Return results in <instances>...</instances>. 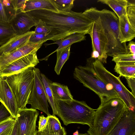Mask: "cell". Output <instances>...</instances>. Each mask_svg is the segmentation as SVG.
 Instances as JSON below:
<instances>
[{
  "label": "cell",
  "mask_w": 135,
  "mask_h": 135,
  "mask_svg": "<svg viewBox=\"0 0 135 135\" xmlns=\"http://www.w3.org/2000/svg\"><path fill=\"white\" fill-rule=\"evenodd\" d=\"M35 20H40L49 28L48 40L62 39L75 33L89 34L94 21L83 13L55 12L46 9L26 12Z\"/></svg>",
  "instance_id": "cell-1"
},
{
  "label": "cell",
  "mask_w": 135,
  "mask_h": 135,
  "mask_svg": "<svg viewBox=\"0 0 135 135\" xmlns=\"http://www.w3.org/2000/svg\"><path fill=\"white\" fill-rule=\"evenodd\" d=\"M101 26L108 42L107 55L113 57L129 53L126 43L122 44L119 39V18L113 12L104 9L99 10L91 7L83 13Z\"/></svg>",
  "instance_id": "cell-2"
},
{
  "label": "cell",
  "mask_w": 135,
  "mask_h": 135,
  "mask_svg": "<svg viewBox=\"0 0 135 135\" xmlns=\"http://www.w3.org/2000/svg\"><path fill=\"white\" fill-rule=\"evenodd\" d=\"M127 108L119 98L100 104L95 111L93 125L87 132L89 135H108Z\"/></svg>",
  "instance_id": "cell-3"
},
{
  "label": "cell",
  "mask_w": 135,
  "mask_h": 135,
  "mask_svg": "<svg viewBox=\"0 0 135 135\" xmlns=\"http://www.w3.org/2000/svg\"><path fill=\"white\" fill-rule=\"evenodd\" d=\"M95 59L91 57L87 59L85 66L76 67L73 76L97 94L100 99V104H102L111 99L119 97L111 85L105 82L97 75L93 65Z\"/></svg>",
  "instance_id": "cell-4"
},
{
  "label": "cell",
  "mask_w": 135,
  "mask_h": 135,
  "mask_svg": "<svg viewBox=\"0 0 135 135\" xmlns=\"http://www.w3.org/2000/svg\"><path fill=\"white\" fill-rule=\"evenodd\" d=\"M57 115L65 126L78 123L92 126L95 111L85 102L74 99L63 100L54 99Z\"/></svg>",
  "instance_id": "cell-5"
},
{
  "label": "cell",
  "mask_w": 135,
  "mask_h": 135,
  "mask_svg": "<svg viewBox=\"0 0 135 135\" xmlns=\"http://www.w3.org/2000/svg\"><path fill=\"white\" fill-rule=\"evenodd\" d=\"M33 67L28 68L17 74L6 77L14 94L19 109L26 108L34 80Z\"/></svg>",
  "instance_id": "cell-6"
},
{
  "label": "cell",
  "mask_w": 135,
  "mask_h": 135,
  "mask_svg": "<svg viewBox=\"0 0 135 135\" xmlns=\"http://www.w3.org/2000/svg\"><path fill=\"white\" fill-rule=\"evenodd\" d=\"M93 65L98 76L105 82L112 86L127 108L135 111V97L124 85L119 77L107 70L102 63L97 59L93 62Z\"/></svg>",
  "instance_id": "cell-7"
},
{
  "label": "cell",
  "mask_w": 135,
  "mask_h": 135,
  "mask_svg": "<svg viewBox=\"0 0 135 135\" xmlns=\"http://www.w3.org/2000/svg\"><path fill=\"white\" fill-rule=\"evenodd\" d=\"M34 80L32 90L28 104L31 108L38 109L45 113L47 116L51 115L49 112L48 100L42 81L40 70L38 68H32Z\"/></svg>",
  "instance_id": "cell-8"
},
{
  "label": "cell",
  "mask_w": 135,
  "mask_h": 135,
  "mask_svg": "<svg viewBox=\"0 0 135 135\" xmlns=\"http://www.w3.org/2000/svg\"><path fill=\"white\" fill-rule=\"evenodd\" d=\"M38 115V110L31 108L19 109L16 119L19 124V135H36Z\"/></svg>",
  "instance_id": "cell-9"
},
{
  "label": "cell",
  "mask_w": 135,
  "mask_h": 135,
  "mask_svg": "<svg viewBox=\"0 0 135 135\" xmlns=\"http://www.w3.org/2000/svg\"><path fill=\"white\" fill-rule=\"evenodd\" d=\"M91 39L92 49H95L100 55L99 61L107 63L108 42L101 26L97 22H94L89 34Z\"/></svg>",
  "instance_id": "cell-10"
},
{
  "label": "cell",
  "mask_w": 135,
  "mask_h": 135,
  "mask_svg": "<svg viewBox=\"0 0 135 135\" xmlns=\"http://www.w3.org/2000/svg\"><path fill=\"white\" fill-rule=\"evenodd\" d=\"M39 62L36 53L29 54L9 64L0 70V77L17 74L28 68L35 67Z\"/></svg>",
  "instance_id": "cell-11"
},
{
  "label": "cell",
  "mask_w": 135,
  "mask_h": 135,
  "mask_svg": "<svg viewBox=\"0 0 135 135\" xmlns=\"http://www.w3.org/2000/svg\"><path fill=\"white\" fill-rule=\"evenodd\" d=\"M45 41L34 43L28 41L22 47L9 53L0 56V70L13 61L28 55L36 53Z\"/></svg>",
  "instance_id": "cell-12"
},
{
  "label": "cell",
  "mask_w": 135,
  "mask_h": 135,
  "mask_svg": "<svg viewBox=\"0 0 135 135\" xmlns=\"http://www.w3.org/2000/svg\"><path fill=\"white\" fill-rule=\"evenodd\" d=\"M0 102L5 106L12 117L16 119L19 109L14 94L6 77H0Z\"/></svg>",
  "instance_id": "cell-13"
},
{
  "label": "cell",
  "mask_w": 135,
  "mask_h": 135,
  "mask_svg": "<svg viewBox=\"0 0 135 135\" xmlns=\"http://www.w3.org/2000/svg\"><path fill=\"white\" fill-rule=\"evenodd\" d=\"M135 133V112L127 108L108 135H132Z\"/></svg>",
  "instance_id": "cell-14"
},
{
  "label": "cell",
  "mask_w": 135,
  "mask_h": 135,
  "mask_svg": "<svg viewBox=\"0 0 135 135\" xmlns=\"http://www.w3.org/2000/svg\"><path fill=\"white\" fill-rule=\"evenodd\" d=\"M37 23L26 12H21L16 13L9 23L17 35H21L29 32L32 27L35 26Z\"/></svg>",
  "instance_id": "cell-15"
},
{
  "label": "cell",
  "mask_w": 135,
  "mask_h": 135,
  "mask_svg": "<svg viewBox=\"0 0 135 135\" xmlns=\"http://www.w3.org/2000/svg\"><path fill=\"white\" fill-rule=\"evenodd\" d=\"M34 32L31 31L22 35H16L0 46V56L9 53L26 44L31 35Z\"/></svg>",
  "instance_id": "cell-16"
},
{
  "label": "cell",
  "mask_w": 135,
  "mask_h": 135,
  "mask_svg": "<svg viewBox=\"0 0 135 135\" xmlns=\"http://www.w3.org/2000/svg\"><path fill=\"white\" fill-rule=\"evenodd\" d=\"M119 18V39L122 44L131 41L135 37V29L132 27L127 18V13Z\"/></svg>",
  "instance_id": "cell-17"
},
{
  "label": "cell",
  "mask_w": 135,
  "mask_h": 135,
  "mask_svg": "<svg viewBox=\"0 0 135 135\" xmlns=\"http://www.w3.org/2000/svg\"><path fill=\"white\" fill-rule=\"evenodd\" d=\"M48 116L46 127L41 131L37 130L35 135H66L65 128L62 126L59 119L55 115Z\"/></svg>",
  "instance_id": "cell-18"
},
{
  "label": "cell",
  "mask_w": 135,
  "mask_h": 135,
  "mask_svg": "<svg viewBox=\"0 0 135 135\" xmlns=\"http://www.w3.org/2000/svg\"><path fill=\"white\" fill-rule=\"evenodd\" d=\"M39 9H46L56 12L59 11L51 0H26L25 12Z\"/></svg>",
  "instance_id": "cell-19"
},
{
  "label": "cell",
  "mask_w": 135,
  "mask_h": 135,
  "mask_svg": "<svg viewBox=\"0 0 135 135\" xmlns=\"http://www.w3.org/2000/svg\"><path fill=\"white\" fill-rule=\"evenodd\" d=\"M50 86L54 100H65L73 99V96L67 85L51 82Z\"/></svg>",
  "instance_id": "cell-20"
},
{
  "label": "cell",
  "mask_w": 135,
  "mask_h": 135,
  "mask_svg": "<svg viewBox=\"0 0 135 135\" xmlns=\"http://www.w3.org/2000/svg\"><path fill=\"white\" fill-rule=\"evenodd\" d=\"M16 13L12 0H0V21L9 23Z\"/></svg>",
  "instance_id": "cell-21"
},
{
  "label": "cell",
  "mask_w": 135,
  "mask_h": 135,
  "mask_svg": "<svg viewBox=\"0 0 135 135\" xmlns=\"http://www.w3.org/2000/svg\"><path fill=\"white\" fill-rule=\"evenodd\" d=\"M85 35L81 33H75L71 34L65 38L56 41L55 42L48 44L47 45L54 44H56L58 46V48L54 51L51 53L43 60L47 59V57L55 52L60 49L71 45L73 44L81 42L86 39Z\"/></svg>",
  "instance_id": "cell-22"
},
{
  "label": "cell",
  "mask_w": 135,
  "mask_h": 135,
  "mask_svg": "<svg viewBox=\"0 0 135 135\" xmlns=\"http://www.w3.org/2000/svg\"><path fill=\"white\" fill-rule=\"evenodd\" d=\"M98 2L105 4L114 11L118 18L127 13L128 1L127 0H98Z\"/></svg>",
  "instance_id": "cell-23"
},
{
  "label": "cell",
  "mask_w": 135,
  "mask_h": 135,
  "mask_svg": "<svg viewBox=\"0 0 135 135\" xmlns=\"http://www.w3.org/2000/svg\"><path fill=\"white\" fill-rule=\"evenodd\" d=\"M115 71L119 77L135 78V64L118 62L115 63Z\"/></svg>",
  "instance_id": "cell-24"
},
{
  "label": "cell",
  "mask_w": 135,
  "mask_h": 135,
  "mask_svg": "<svg viewBox=\"0 0 135 135\" xmlns=\"http://www.w3.org/2000/svg\"><path fill=\"white\" fill-rule=\"evenodd\" d=\"M17 35L9 23L0 21V46Z\"/></svg>",
  "instance_id": "cell-25"
},
{
  "label": "cell",
  "mask_w": 135,
  "mask_h": 135,
  "mask_svg": "<svg viewBox=\"0 0 135 135\" xmlns=\"http://www.w3.org/2000/svg\"><path fill=\"white\" fill-rule=\"evenodd\" d=\"M71 46L70 45L56 51L57 61L54 70L57 75H59L63 65L69 59Z\"/></svg>",
  "instance_id": "cell-26"
},
{
  "label": "cell",
  "mask_w": 135,
  "mask_h": 135,
  "mask_svg": "<svg viewBox=\"0 0 135 135\" xmlns=\"http://www.w3.org/2000/svg\"><path fill=\"white\" fill-rule=\"evenodd\" d=\"M42 81L47 98L52 110V115H57L55 103L52 91L50 86V83L52 82L43 74H41Z\"/></svg>",
  "instance_id": "cell-27"
},
{
  "label": "cell",
  "mask_w": 135,
  "mask_h": 135,
  "mask_svg": "<svg viewBox=\"0 0 135 135\" xmlns=\"http://www.w3.org/2000/svg\"><path fill=\"white\" fill-rule=\"evenodd\" d=\"M58 11L69 12L74 6V0H51Z\"/></svg>",
  "instance_id": "cell-28"
},
{
  "label": "cell",
  "mask_w": 135,
  "mask_h": 135,
  "mask_svg": "<svg viewBox=\"0 0 135 135\" xmlns=\"http://www.w3.org/2000/svg\"><path fill=\"white\" fill-rule=\"evenodd\" d=\"M16 121L11 117L0 123V135H10Z\"/></svg>",
  "instance_id": "cell-29"
},
{
  "label": "cell",
  "mask_w": 135,
  "mask_h": 135,
  "mask_svg": "<svg viewBox=\"0 0 135 135\" xmlns=\"http://www.w3.org/2000/svg\"><path fill=\"white\" fill-rule=\"evenodd\" d=\"M112 60L115 63L120 62L135 64V54L129 53L118 55L113 57Z\"/></svg>",
  "instance_id": "cell-30"
},
{
  "label": "cell",
  "mask_w": 135,
  "mask_h": 135,
  "mask_svg": "<svg viewBox=\"0 0 135 135\" xmlns=\"http://www.w3.org/2000/svg\"><path fill=\"white\" fill-rule=\"evenodd\" d=\"M127 13L129 21L133 28L135 29V2H128Z\"/></svg>",
  "instance_id": "cell-31"
},
{
  "label": "cell",
  "mask_w": 135,
  "mask_h": 135,
  "mask_svg": "<svg viewBox=\"0 0 135 135\" xmlns=\"http://www.w3.org/2000/svg\"><path fill=\"white\" fill-rule=\"evenodd\" d=\"M37 23L35 26L34 33L37 34L49 33L50 30L43 21L40 20H35Z\"/></svg>",
  "instance_id": "cell-32"
},
{
  "label": "cell",
  "mask_w": 135,
  "mask_h": 135,
  "mask_svg": "<svg viewBox=\"0 0 135 135\" xmlns=\"http://www.w3.org/2000/svg\"><path fill=\"white\" fill-rule=\"evenodd\" d=\"M49 33H46L37 34L33 33L31 36L29 41L37 43L43 41H46L48 40Z\"/></svg>",
  "instance_id": "cell-33"
},
{
  "label": "cell",
  "mask_w": 135,
  "mask_h": 135,
  "mask_svg": "<svg viewBox=\"0 0 135 135\" xmlns=\"http://www.w3.org/2000/svg\"><path fill=\"white\" fill-rule=\"evenodd\" d=\"M26 0H12L17 13L21 12H25V3Z\"/></svg>",
  "instance_id": "cell-34"
},
{
  "label": "cell",
  "mask_w": 135,
  "mask_h": 135,
  "mask_svg": "<svg viewBox=\"0 0 135 135\" xmlns=\"http://www.w3.org/2000/svg\"><path fill=\"white\" fill-rule=\"evenodd\" d=\"M12 117L9 112L2 103L0 105V123Z\"/></svg>",
  "instance_id": "cell-35"
},
{
  "label": "cell",
  "mask_w": 135,
  "mask_h": 135,
  "mask_svg": "<svg viewBox=\"0 0 135 135\" xmlns=\"http://www.w3.org/2000/svg\"><path fill=\"white\" fill-rule=\"evenodd\" d=\"M48 119V116L45 117L43 115H42L39 117L38 130V131H41L45 128L47 125Z\"/></svg>",
  "instance_id": "cell-36"
},
{
  "label": "cell",
  "mask_w": 135,
  "mask_h": 135,
  "mask_svg": "<svg viewBox=\"0 0 135 135\" xmlns=\"http://www.w3.org/2000/svg\"><path fill=\"white\" fill-rule=\"evenodd\" d=\"M128 85L131 90V92L133 95L135 97V78L125 77Z\"/></svg>",
  "instance_id": "cell-37"
},
{
  "label": "cell",
  "mask_w": 135,
  "mask_h": 135,
  "mask_svg": "<svg viewBox=\"0 0 135 135\" xmlns=\"http://www.w3.org/2000/svg\"><path fill=\"white\" fill-rule=\"evenodd\" d=\"M127 47L129 53L135 54V42L131 41H129Z\"/></svg>",
  "instance_id": "cell-38"
},
{
  "label": "cell",
  "mask_w": 135,
  "mask_h": 135,
  "mask_svg": "<svg viewBox=\"0 0 135 135\" xmlns=\"http://www.w3.org/2000/svg\"><path fill=\"white\" fill-rule=\"evenodd\" d=\"M12 131L10 135H19V127L18 121L17 119Z\"/></svg>",
  "instance_id": "cell-39"
},
{
  "label": "cell",
  "mask_w": 135,
  "mask_h": 135,
  "mask_svg": "<svg viewBox=\"0 0 135 135\" xmlns=\"http://www.w3.org/2000/svg\"><path fill=\"white\" fill-rule=\"evenodd\" d=\"M92 50L93 51L91 55V57L99 60L100 55L99 52L95 49H92Z\"/></svg>",
  "instance_id": "cell-40"
},
{
  "label": "cell",
  "mask_w": 135,
  "mask_h": 135,
  "mask_svg": "<svg viewBox=\"0 0 135 135\" xmlns=\"http://www.w3.org/2000/svg\"><path fill=\"white\" fill-rule=\"evenodd\" d=\"M79 134L78 131H77L75 132L74 133H73V135H78Z\"/></svg>",
  "instance_id": "cell-41"
},
{
  "label": "cell",
  "mask_w": 135,
  "mask_h": 135,
  "mask_svg": "<svg viewBox=\"0 0 135 135\" xmlns=\"http://www.w3.org/2000/svg\"><path fill=\"white\" fill-rule=\"evenodd\" d=\"M78 135H89L88 133H79Z\"/></svg>",
  "instance_id": "cell-42"
},
{
  "label": "cell",
  "mask_w": 135,
  "mask_h": 135,
  "mask_svg": "<svg viewBox=\"0 0 135 135\" xmlns=\"http://www.w3.org/2000/svg\"><path fill=\"white\" fill-rule=\"evenodd\" d=\"M132 135H135V133L133 134Z\"/></svg>",
  "instance_id": "cell-43"
}]
</instances>
